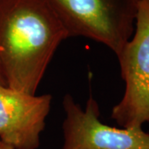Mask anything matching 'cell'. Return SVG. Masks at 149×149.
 Masks as SVG:
<instances>
[{
  "label": "cell",
  "mask_w": 149,
  "mask_h": 149,
  "mask_svg": "<svg viewBox=\"0 0 149 149\" xmlns=\"http://www.w3.org/2000/svg\"><path fill=\"white\" fill-rule=\"evenodd\" d=\"M52 99L0 86V139L14 149L38 148Z\"/></svg>",
  "instance_id": "cell-5"
},
{
  "label": "cell",
  "mask_w": 149,
  "mask_h": 149,
  "mask_svg": "<svg viewBox=\"0 0 149 149\" xmlns=\"http://www.w3.org/2000/svg\"><path fill=\"white\" fill-rule=\"evenodd\" d=\"M125 91L111 118L123 128L149 122V0H140L133 37L117 56Z\"/></svg>",
  "instance_id": "cell-3"
},
{
  "label": "cell",
  "mask_w": 149,
  "mask_h": 149,
  "mask_svg": "<svg viewBox=\"0 0 149 149\" xmlns=\"http://www.w3.org/2000/svg\"><path fill=\"white\" fill-rule=\"evenodd\" d=\"M0 86H7L5 81L3 80V75L1 74V71H0Z\"/></svg>",
  "instance_id": "cell-7"
},
{
  "label": "cell",
  "mask_w": 149,
  "mask_h": 149,
  "mask_svg": "<svg viewBox=\"0 0 149 149\" xmlns=\"http://www.w3.org/2000/svg\"><path fill=\"white\" fill-rule=\"evenodd\" d=\"M67 38L47 0H0V71L6 85L36 95Z\"/></svg>",
  "instance_id": "cell-1"
},
{
  "label": "cell",
  "mask_w": 149,
  "mask_h": 149,
  "mask_svg": "<svg viewBox=\"0 0 149 149\" xmlns=\"http://www.w3.org/2000/svg\"><path fill=\"white\" fill-rule=\"evenodd\" d=\"M67 37L102 43L118 56L133 35L140 0H47Z\"/></svg>",
  "instance_id": "cell-2"
},
{
  "label": "cell",
  "mask_w": 149,
  "mask_h": 149,
  "mask_svg": "<svg viewBox=\"0 0 149 149\" xmlns=\"http://www.w3.org/2000/svg\"><path fill=\"white\" fill-rule=\"evenodd\" d=\"M62 149H149V133L142 129L118 128L100 120L99 104L90 95L82 109L70 94L63 98Z\"/></svg>",
  "instance_id": "cell-4"
},
{
  "label": "cell",
  "mask_w": 149,
  "mask_h": 149,
  "mask_svg": "<svg viewBox=\"0 0 149 149\" xmlns=\"http://www.w3.org/2000/svg\"><path fill=\"white\" fill-rule=\"evenodd\" d=\"M0 149H14L13 147H12L11 145L5 143L4 141H3L2 139H0Z\"/></svg>",
  "instance_id": "cell-6"
}]
</instances>
